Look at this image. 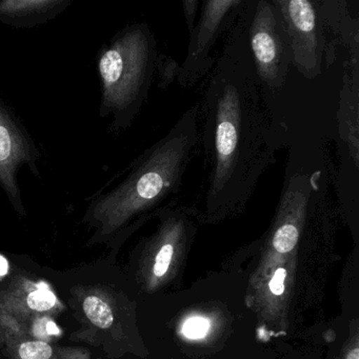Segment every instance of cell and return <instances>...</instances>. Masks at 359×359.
<instances>
[{
  "label": "cell",
  "instance_id": "7c38bea8",
  "mask_svg": "<svg viewBox=\"0 0 359 359\" xmlns=\"http://www.w3.org/2000/svg\"><path fill=\"white\" fill-rule=\"evenodd\" d=\"M156 71L159 79L158 88L161 90H165L174 81H177L180 72V65L171 56L158 53Z\"/></svg>",
  "mask_w": 359,
  "mask_h": 359
},
{
  "label": "cell",
  "instance_id": "4fadbf2b",
  "mask_svg": "<svg viewBox=\"0 0 359 359\" xmlns=\"http://www.w3.org/2000/svg\"><path fill=\"white\" fill-rule=\"evenodd\" d=\"M210 329V320L205 317H191L182 327V334L189 339L205 337Z\"/></svg>",
  "mask_w": 359,
  "mask_h": 359
},
{
  "label": "cell",
  "instance_id": "52a82bcc",
  "mask_svg": "<svg viewBox=\"0 0 359 359\" xmlns=\"http://www.w3.org/2000/svg\"><path fill=\"white\" fill-rule=\"evenodd\" d=\"M41 153L20 117L0 98V188L20 215L26 214L20 173L28 169L41 180Z\"/></svg>",
  "mask_w": 359,
  "mask_h": 359
},
{
  "label": "cell",
  "instance_id": "6da1fadb",
  "mask_svg": "<svg viewBox=\"0 0 359 359\" xmlns=\"http://www.w3.org/2000/svg\"><path fill=\"white\" fill-rule=\"evenodd\" d=\"M245 3L198 106L205 157L199 198L208 219L243 210L283 144V126L271 114L248 45Z\"/></svg>",
  "mask_w": 359,
  "mask_h": 359
},
{
  "label": "cell",
  "instance_id": "5bb4252c",
  "mask_svg": "<svg viewBox=\"0 0 359 359\" xmlns=\"http://www.w3.org/2000/svg\"><path fill=\"white\" fill-rule=\"evenodd\" d=\"M201 1L199 0H184L182 8H184V15L186 18L187 27H188L189 34L192 32L195 27V20L198 13Z\"/></svg>",
  "mask_w": 359,
  "mask_h": 359
},
{
  "label": "cell",
  "instance_id": "8fae6325",
  "mask_svg": "<svg viewBox=\"0 0 359 359\" xmlns=\"http://www.w3.org/2000/svg\"><path fill=\"white\" fill-rule=\"evenodd\" d=\"M73 296L81 321L88 329L98 333L113 327L115 311L108 292L98 287H81L73 291Z\"/></svg>",
  "mask_w": 359,
  "mask_h": 359
},
{
  "label": "cell",
  "instance_id": "3957f363",
  "mask_svg": "<svg viewBox=\"0 0 359 359\" xmlns=\"http://www.w3.org/2000/svg\"><path fill=\"white\" fill-rule=\"evenodd\" d=\"M158 53L146 22L128 25L98 51L100 117L110 118L113 133L129 129L148 100Z\"/></svg>",
  "mask_w": 359,
  "mask_h": 359
},
{
  "label": "cell",
  "instance_id": "9a60e30c",
  "mask_svg": "<svg viewBox=\"0 0 359 359\" xmlns=\"http://www.w3.org/2000/svg\"><path fill=\"white\" fill-rule=\"evenodd\" d=\"M285 277H287V271H285V269H277L274 276H273L270 283H269V287H270L271 292H272L274 295H281L283 291H285Z\"/></svg>",
  "mask_w": 359,
  "mask_h": 359
},
{
  "label": "cell",
  "instance_id": "5b68a950",
  "mask_svg": "<svg viewBox=\"0 0 359 359\" xmlns=\"http://www.w3.org/2000/svg\"><path fill=\"white\" fill-rule=\"evenodd\" d=\"M248 45L258 81L266 93L287 83L292 67L290 39L274 0H245Z\"/></svg>",
  "mask_w": 359,
  "mask_h": 359
},
{
  "label": "cell",
  "instance_id": "7a4b0ae2",
  "mask_svg": "<svg viewBox=\"0 0 359 359\" xmlns=\"http://www.w3.org/2000/svg\"><path fill=\"white\" fill-rule=\"evenodd\" d=\"M198 119L194 104L132 161L116 186L92 197L83 218L95 230L92 241L117 236L173 203L199 144Z\"/></svg>",
  "mask_w": 359,
  "mask_h": 359
},
{
  "label": "cell",
  "instance_id": "8992f818",
  "mask_svg": "<svg viewBox=\"0 0 359 359\" xmlns=\"http://www.w3.org/2000/svg\"><path fill=\"white\" fill-rule=\"evenodd\" d=\"M278 8L292 52V66L313 79L321 74L325 50V3L311 0H274Z\"/></svg>",
  "mask_w": 359,
  "mask_h": 359
},
{
  "label": "cell",
  "instance_id": "9c48e42d",
  "mask_svg": "<svg viewBox=\"0 0 359 359\" xmlns=\"http://www.w3.org/2000/svg\"><path fill=\"white\" fill-rule=\"evenodd\" d=\"M0 348L10 359H95L87 348L57 346L1 327Z\"/></svg>",
  "mask_w": 359,
  "mask_h": 359
},
{
  "label": "cell",
  "instance_id": "2e32d148",
  "mask_svg": "<svg viewBox=\"0 0 359 359\" xmlns=\"http://www.w3.org/2000/svg\"><path fill=\"white\" fill-rule=\"evenodd\" d=\"M9 262L3 255H0V278L5 277L9 273Z\"/></svg>",
  "mask_w": 359,
  "mask_h": 359
},
{
  "label": "cell",
  "instance_id": "277c9868",
  "mask_svg": "<svg viewBox=\"0 0 359 359\" xmlns=\"http://www.w3.org/2000/svg\"><path fill=\"white\" fill-rule=\"evenodd\" d=\"M65 304L47 281L16 275L0 285V327L52 342L62 334L55 318Z\"/></svg>",
  "mask_w": 359,
  "mask_h": 359
},
{
  "label": "cell",
  "instance_id": "ba28073f",
  "mask_svg": "<svg viewBox=\"0 0 359 359\" xmlns=\"http://www.w3.org/2000/svg\"><path fill=\"white\" fill-rule=\"evenodd\" d=\"M245 0H205L198 22L190 33L188 53L180 65L177 81L182 88L193 87L209 74L216 60L212 56L220 37L238 18Z\"/></svg>",
  "mask_w": 359,
  "mask_h": 359
},
{
  "label": "cell",
  "instance_id": "e0dca14e",
  "mask_svg": "<svg viewBox=\"0 0 359 359\" xmlns=\"http://www.w3.org/2000/svg\"><path fill=\"white\" fill-rule=\"evenodd\" d=\"M346 359H359V348L355 346L346 355Z\"/></svg>",
  "mask_w": 359,
  "mask_h": 359
},
{
  "label": "cell",
  "instance_id": "30bf717a",
  "mask_svg": "<svg viewBox=\"0 0 359 359\" xmlns=\"http://www.w3.org/2000/svg\"><path fill=\"white\" fill-rule=\"evenodd\" d=\"M71 0H3L0 22L15 29L43 26L64 13Z\"/></svg>",
  "mask_w": 359,
  "mask_h": 359
}]
</instances>
